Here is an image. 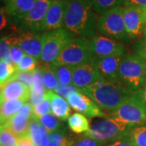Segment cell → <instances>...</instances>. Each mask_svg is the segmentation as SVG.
Here are the masks:
<instances>
[{"mask_svg":"<svg viewBox=\"0 0 146 146\" xmlns=\"http://www.w3.org/2000/svg\"><path fill=\"white\" fill-rule=\"evenodd\" d=\"M50 0H36L34 7L28 14L16 23L25 30L41 33L42 26L50 5Z\"/></svg>","mask_w":146,"mask_h":146,"instance_id":"11","label":"cell"},{"mask_svg":"<svg viewBox=\"0 0 146 146\" xmlns=\"http://www.w3.org/2000/svg\"><path fill=\"white\" fill-rule=\"evenodd\" d=\"M11 47V36H4L0 38V61L10 60L9 54Z\"/></svg>","mask_w":146,"mask_h":146,"instance_id":"34","label":"cell"},{"mask_svg":"<svg viewBox=\"0 0 146 146\" xmlns=\"http://www.w3.org/2000/svg\"><path fill=\"white\" fill-rule=\"evenodd\" d=\"M57 78L58 84L64 85L72 84V67L52 63L50 64Z\"/></svg>","mask_w":146,"mask_h":146,"instance_id":"25","label":"cell"},{"mask_svg":"<svg viewBox=\"0 0 146 146\" xmlns=\"http://www.w3.org/2000/svg\"><path fill=\"white\" fill-rule=\"evenodd\" d=\"M106 146H135L133 144H131L130 141H127L125 138H122L119 140L113 141Z\"/></svg>","mask_w":146,"mask_h":146,"instance_id":"45","label":"cell"},{"mask_svg":"<svg viewBox=\"0 0 146 146\" xmlns=\"http://www.w3.org/2000/svg\"><path fill=\"white\" fill-rule=\"evenodd\" d=\"M11 18L7 12L6 11L4 7H0V32L8 26L11 21Z\"/></svg>","mask_w":146,"mask_h":146,"instance_id":"40","label":"cell"},{"mask_svg":"<svg viewBox=\"0 0 146 146\" xmlns=\"http://www.w3.org/2000/svg\"><path fill=\"white\" fill-rule=\"evenodd\" d=\"M18 138L5 126L0 125V146H16Z\"/></svg>","mask_w":146,"mask_h":146,"instance_id":"31","label":"cell"},{"mask_svg":"<svg viewBox=\"0 0 146 146\" xmlns=\"http://www.w3.org/2000/svg\"><path fill=\"white\" fill-rule=\"evenodd\" d=\"M12 42L21 47L25 54L40 59L42 50V34L31 30H21L12 36Z\"/></svg>","mask_w":146,"mask_h":146,"instance_id":"12","label":"cell"},{"mask_svg":"<svg viewBox=\"0 0 146 146\" xmlns=\"http://www.w3.org/2000/svg\"><path fill=\"white\" fill-rule=\"evenodd\" d=\"M51 2H60V1H66V0H50Z\"/></svg>","mask_w":146,"mask_h":146,"instance_id":"50","label":"cell"},{"mask_svg":"<svg viewBox=\"0 0 146 146\" xmlns=\"http://www.w3.org/2000/svg\"><path fill=\"white\" fill-rule=\"evenodd\" d=\"M74 138L68 135V128L49 132V145L48 146H64L72 144Z\"/></svg>","mask_w":146,"mask_h":146,"instance_id":"27","label":"cell"},{"mask_svg":"<svg viewBox=\"0 0 146 146\" xmlns=\"http://www.w3.org/2000/svg\"><path fill=\"white\" fill-rule=\"evenodd\" d=\"M7 100H21L25 103L30 101V89L16 80H11L1 87L0 103Z\"/></svg>","mask_w":146,"mask_h":146,"instance_id":"17","label":"cell"},{"mask_svg":"<svg viewBox=\"0 0 146 146\" xmlns=\"http://www.w3.org/2000/svg\"><path fill=\"white\" fill-rule=\"evenodd\" d=\"M36 119L49 132H53L66 127L60 120L50 113L42 115Z\"/></svg>","mask_w":146,"mask_h":146,"instance_id":"29","label":"cell"},{"mask_svg":"<svg viewBox=\"0 0 146 146\" xmlns=\"http://www.w3.org/2000/svg\"><path fill=\"white\" fill-rule=\"evenodd\" d=\"M44 85L43 84V80H42V72L41 69L36 68L33 71V85Z\"/></svg>","mask_w":146,"mask_h":146,"instance_id":"43","label":"cell"},{"mask_svg":"<svg viewBox=\"0 0 146 146\" xmlns=\"http://www.w3.org/2000/svg\"><path fill=\"white\" fill-rule=\"evenodd\" d=\"M145 47H146V33L144 34V36L141 37L140 42L136 43V48L137 50L141 49V48H145Z\"/></svg>","mask_w":146,"mask_h":146,"instance_id":"47","label":"cell"},{"mask_svg":"<svg viewBox=\"0 0 146 146\" xmlns=\"http://www.w3.org/2000/svg\"><path fill=\"white\" fill-rule=\"evenodd\" d=\"M11 80H19L31 89L32 87L33 86V72H16Z\"/></svg>","mask_w":146,"mask_h":146,"instance_id":"37","label":"cell"},{"mask_svg":"<svg viewBox=\"0 0 146 146\" xmlns=\"http://www.w3.org/2000/svg\"><path fill=\"white\" fill-rule=\"evenodd\" d=\"M124 0H85L89 7L99 16L115 7H123Z\"/></svg>","mask_w":146,"mask_h":146,"instance_id":"23","label":"cell"},{"mask_svg":"<svg viewBox=\"0 0 146 146\" xmlns=\"http://www.w3.org/2000/svg\"><path fill=\"white\" fill-rule=\"evenodd\" d=\"M136 94L146 106V85L141 89H139L138 91H136Z\"/></svg>","mask_w":146,"mask_h":146,"instance_id":"46","label":"cell"},{"mask_svg":"<svg viewBox=\"0 0 146 146\" xmlns=\"http://www.w3.org/2000/svg\"><path fill=\"white\" fill-rule=\"evenodd\" d=\"M145 61L138 54H130L122 58L119 68V80L132 92L144 87Z\"/></svg>","mask_w":146,"mask_h":146,"instance_id":"5","label":"cell"},{"mask_svg":"<svg viewBox=\"0 0 146 146\" xmlns=\"http://www.w3.org/2000/svg\"><path fill=\"white\" fill-rule=\"evenodd\" d=\"M123 138L135 146H146V125L137 126L131 128Z\"/></svg>","mask_w":146,"mask_h":146,"instance_id":"28","label":"cell"},{"mask_svg":"<svg viewBox=\"0 0 146 146\" xmlns=\"http://www.w3.org/2000/svg\"><path fill=\"white\" fill-rule=\"evenodd\" d=\"M50 110L51 108H50V101L46 98L45 101L42 102V103L33 106V117L35 119H38L42 115L50 114L51 112Z\"/></svg>","mask_w":146,"mask_h":146,"instance_id":"36","label":"cell"},{"mask_svg":"<svg viewBox=\"0 0 146 146\" xmlns=\"http://www.w3.org/2000/svg\"><path fill=\"white\" fill-rule=\"evenodd\" d=\"M25 54L21 50V47L12 42V36H11V47L10 50L9 59L16 68V66L20 63L23 57L25 56Z\"/></svg>","mask_w":146,"mask_h":146,"instance_id":"35","label":"cell"},{"mask_svg":"<svg viewBox=\"0 0 146 146\" xmlns=\"http://www.w3.org/2000/svg\"><path fill=\"white\" fill-rule=\"evenodd\" d=\"M94 59L90 51V39L74 36L54 63L74 68L92 63Z\"/></svg>","mask_w":146,"mask_h":146,"instance_id":"4","label":"cell"},{"mask_svg":"<svg viewBox=\"0 0 146 146\" xmlns=\"http://www.w3.org/2000/svg\"><path fill=\"white\" fill-rule=\"evenodd\" d=\"M108 118L119 120L131 127L145 125L146 106L133 92L115 111L109 114Z\"/></svg>","mask_w":146,"mask_h":146,"instance_id":"6","label":"cell"},{"mask_svg":"<svg viewBox=\"0 0 146 146\" xmlns=\"http://www.w3.org/2000/svg\"><path fill=\"white\" fill-rule=\"evenodd\" d=\"M131 128L133 127L119 120L107 118L94 122L89 130L84 133V136L108 143L125 137Z\"/></svg>","mask_w":146,"mask_h":146,"instance_id":"7","label":"cell"},{"mask_svg":"<svg viewBox=\"0 0 146 146\" xmlns=\"http://www.w3.org/2000/svg\"><path fill=\"white\" fill-rule=\"evenodd\" d=\"M107 143L89 138L87 136H81L75 138L72 146H105Z\"/></svg>","mask_w":146,"mask_h":146,"instance_id":"38","label":"cell"},{"mask_svg":"<svg viewBox=\"0 0 146 146\" xmlns=\"http://www.w3.org/2000/svg\"><path fill=\"white\" fill-rule=\"evenodd\" d=\"M67 100L69 106L74 110L82 113L86 117H105L106 115L103 110L100 108L93 100L80 91L69 94Z\"/></svg>","mask_w":146,"mask_h":146,"instance_id":"13","label":"cell"},{"mask_svg":"<svg viewBox=\"0 0 146 146\" xmlns=\"http://www.w3.org/2000/svg\"><path fill=\"white\" fill-rule=\"evenodd\" d=\"M30 119H31L26 118L18 113L6 125L3 126L7 127L17 138H21L29 135Z\"/></svg>","mask_w":146,"mask_h":146,"instance_id":"22","label":"cell"},{"mask_svg":"<svg viewBox=\"0 0 146 146\" xmlns=\"http://www.w3.org/2000/svg\"><path fill=\"white\" fill-rule=\"evenodd\" d=\"M99 18L85 0H66L64 29L73 36L89 39L96 36Z\"/></svg>","mask_w":146,"mask_h":146,"instance_id":"1","label":"cell"},{"mask_svg":"<svg viewBox=\"0 0 146 146\" xmlns=\"http://www.w3.org/2000/svg\"><path fill=\"white\" fill-rule=\"evenodd\" d=\"M42 72L43 84L46 91H54L58 85V81L54 75V73L48 63H42L39 67Z\"/></svg>","mask_w":146,"mask_h":146,"instance_id":"26","label":"cell"},{"mask_svg":"<svg viewBox=\"0 0 146 146\" xmlns=\"http://www.w3.org/2000/svg\"><path fill=\"white\" fill-rule=\"evenodd\" d=\"M123 58H95L94 66L101 78L107 81H119V68Z\"/></svg>","mask_w":146,"mask_h":146,"instance_id":"16","label":"cell"},{"mask_svg":"<svg viewBox=\"0 0 146 146\" xmlns=\"http://www.w3.org/2000/svg\"><path fill=\"white\" fill-rule=\"evenodd\" d=\"M73 143V142H72ZM72 144H70V145H64V146H72Z\"/></svg>","mask_w":146,"mask_h":146,"instance_id":"51","label":"cell"},{"mask_svg":"<svg viewBox=\"0 0 146 146\" xmlns=\"http://www.w3.org/2000/svg\"><path fill=\"white\" fill-rule=\"evenodd\" d=\"M123 9V7H115L100 16L98 32L102 36H107L125 45L129 43L130 38L126 31Z\"/></svg>","mask_w":146,"mask_h":146,"instance_id":"3","label":"cell"},{"mask_svg":"<svg viewBox=\"0 0 146 146\" xmlns=\"http://www.w3.org/2000/svg\"><path fill=\"white\" fill-rule=\"evenodd\" d=\"M101 80H103L97 72L93 63L80 65L72 68V84L79 90Z\"/></svg>","mask_w":146,"mask_h":146,"instance_id":"14","label":"cell"},{"mask_svg":"<svg viewBox=\"0 0 146 146\" xmlns=\"http://www.w3.org/2000/svg\"><path fill=\"white\" fill-rule=\"evenodd\" d=\"M137 54L141 57L145 61H146V47L145 48H141L137 50Z\"/></svg>","mask_w":146,"mask_h":146,"instance_id":"48","label":"cell"},{"mask_svg":"<svg viewBox=\"0 0 146 146\" xmlns=\"http://www.w3.org/2000/svg\"><path fill=\"white\" fill-rule=\"evenodd\" d=\"M68 125L71 131L76 134L85 133L90 128L89 119L80 113H74L68 119Z\"/></svg>","mask_w":146,"mask_h":146,"instance_id":"24","label":"cell"},{"mask_svg":"<svg viewBox=\"0 0 146 146\" xmlns=\"http://www.w3.org/2000/svg\"><path fill=\"white\" fill-rule=\"evenodd\" d=\"M145 33H146V29H145Z\"/></svg>","mask_w":146,"mask_h":146,"instance_id":"54","label":"cell"},{"mask_svg":"<svg viewBox=\"0 0 146 146\" xmlns=\"http://www.w3.org/2000/svg\"><path fill=\"white\" fill-rule=\"evenodd\" d=\"M79 91V89L77 88H76L75 86H73L72 84L71 85H64V84H58V85L57 86V88L55 89V90L54 91L55 94H57L58 95H59L60 97H62L63 98H68V97L69 96V94H72L73 92H76Z\"/></svg>","mask_w":146,"mask_h":146,"instance_id":"39","label":"cell"},{"mask_svg":"<svg viewBox=\"0 0 146 146\" xmlns=\"http://www.w3.org/2000/svg\"><path fill=\"white\" fill-rule=\"evenodd\" d=\"M0 1H3V2H5L6 0H0Z\"/></svg>","mask_w":146,"mask_h":146,"instance_id":"53","label":"cell"},{"mask_svg":"<svg viewBox=\"0 0 146 146\" xmlns=\"http://www.w3.org/2000/svg\"><path fill=\"white\" fill-rule=\"evenodd\" d=\"M0 98H1V88H0Z\"/></svg>","mask_w":146,"mask_h":146,"instance_id":"52","label":"cell"},{"mask_svg":"<svg viewBox=\"0 0 146 146\" xmlns=\"http://www.w3.org/2000/svg\"><path fill=\"white\" fill-rule=\"evenodd\" d=\"M123 21L127 36L131 39H138L144 36L146 29V11L123 7Z\"/></svg>","mask_w":146,"mask_h":146,"instance_id":"10","label":"cell"},{"mask_svg":"<svg viewBox=\"0 0 146 146\" xmlns=\"http://www.w3.org/2000/svg\"><path fill=\"white\" fill-rule=\"evenodd\" d=\"M66 1L51 2L42 26V32L54 31L63 29Z\"/></svg>","mask_w":146,"mask_h":146,"instance_id":"15","label":"cell"},{"mask_svg":"<svg viewBox=\"0 0 146 146\" xmlns=\"http://www.w3.org/2000/svg\"><path fill=\"white\" fill-rule=\"evenodd\" d=\"M79 91L92 98L100 108L110 114L115 111L133 93L119 80H101Z\"/></svg>","mask_w":146,"mask_h":146,"instance_id":"2","label":"cell"},{"mask_svg":"<svg viewBox=\"0 0 146 146\" xmlns=\"http://www.w3.org/2000/svg\"><path fill=\"white\" fill-rule=\"evenodd\" d=\"M36 0H6V11L13 21L16 22L28 14L34 7Z\"/></svg>","mask_w":146,"mask_h":146,"instance_id":"18","label":"cell"},{"mask_svg":"<svg viewBox=\"0 0 146 146\" xmlns=\"http://www.w3.org/2000/svg\"><path fill=\"white\" fill-rule=\"evenodd\" d=\"M16 146H35V145L33 143L29 136H23L21 138H18L17 145Z\"/></svg>","mask_w":146,"mask_h":146,"instance_id":"44","label":"cell"},{"mask_svg":"<svg viewBox=\"0 0 146 146\" xmlns=\"http://www.w3.org/2000/svg\"><path fill=\"white\" fill-rule=\"evenodd\" d=\"M72 37L74 36L64 28L44 33L42 34V50L40 61L48 64L55 62Z\"/></svg>","mask_w":146,"mask_h":146,"instance_id":"8","label":"cell"},{"mask_svg":"<svg viewBox=\"0 0 146 146\" xmlns=\"http://www.w3.org/2000/svg\"><path fill=\"white\" fill-rule=\"evenodd\" d=\"M123 7H134L146 11V0H124Z\"/></svg>","mask_w":146,"mask_h":146,"instance_id":"41","label":"cell"},{"mask_svg":"<svg viewBox=\"0 0 146 146\" xmlns=\"http://www.w3.org/2000/svg\"><path fill=\"white\" fill-rule=\"evenodd\" d=\"M146 85V61L145 63V69H144V86Z\"/></svg>","mask_w":146,"mask_h":146,"instance_id":"49","label":"cell"},{"mask_svg":"<svg viewBox=\"0 0 146 146\" xmlns=\"http://www.w3.org/2000/svg\"><path fill=\"white\" fill-rule=\"evenodd\" d=\"M16 72V68L10 60L0 61V88L12 79Z\"/></svg>","mask_w":146,"mask_h":146,"instance_id":"30","label":"cell"},{"mask_svg":"<svg viewBox=\"0 0 146 146\" xmlns=\"http://www.w3.org/2000/svg\"><path fill=\"white\" fill-rule=\"evenodd\" d=\"M29 136L35 146L49 145V131L33 117L29 123Z\"/></svg>","mask_w":146,"mask_h":146,"instance_id":"20","label":"cell"},{"mask_svg":"<svg viewBox=\"0 0 146 146\" xmlns=\"http://www.w3.org/2000/svg\"><path fill=\"white\" fill-rule=\"evenodd\" d=\"M37 68V59L29 54H25L16 66V72H33Z\"/></svg>","mask_w":146,"mask_h":146,"instance_id":"33","label":"cell"},{"mask_svg":"<svg viewBox=\"0 0 146 146\" xmlns=\"http://www.w3.org/2000/svg\"><path fill=\"white\" fill-rule=\"evenodd\" d=\"M90 51L94 58L125 57V45L107 36L97 34L90 38Z\"/></svg>","mask_w":146,"mask_h":146,"instance_id":"9","label":"cell"},{"mask_svg":"<svg viewBox=\"0 0 146 146\" xmlns=\"http://www.w3.org/2000/svg\"><path fill=\"white\" fill-rule=\"evenodd\" d=\"M25 104L21 100H7L0 103V125H6Z\"/></svg>","mask_w":146,"mask_h":146,"instance_id":"21","label":"cell"},{"mask_svg":"<svg viewBox=\"0 0 146 146\" xmlns=\"http://www.w3.org/2000/svg\"><path fill=\"white\" fill-rule=\"evenodd\" d=\"M46 98L50 101L52 115L62 121L68 119L71 116V109L66 100L53 91H46Z\"/></svg>","mask_w":146,"mask_h":146,"instance_id":"19","label":"cell"},{"mask_svg":"<svg viewBox=\"0 0 146 146\" xmlns=\"http://www.w3.org/2000/svg\"><path fill=\"white\" fill-rule=\"evenodd\" d=\"M46 90L44 85H36L34 84L30 89V103L33 106L42 103L46 99Z\"/></svg>","mask_w":146,"mask_h":146,"instance_id":"32","label":"cell"},{"mask_svg":"<svg viewBox=\"0 0 146 146\" xmlns=\"http://www.w3.org/2000/svg\"><path fill=\"white\" fill-rule=\"evenodd\" d=\"M19 113L26 118L32 119V117H33V105L30 103V102L25 103Z\"/></svg>","mask_w":146,"mask_h":146,"instance_id":"42","label":"cell"}]
</instances>
